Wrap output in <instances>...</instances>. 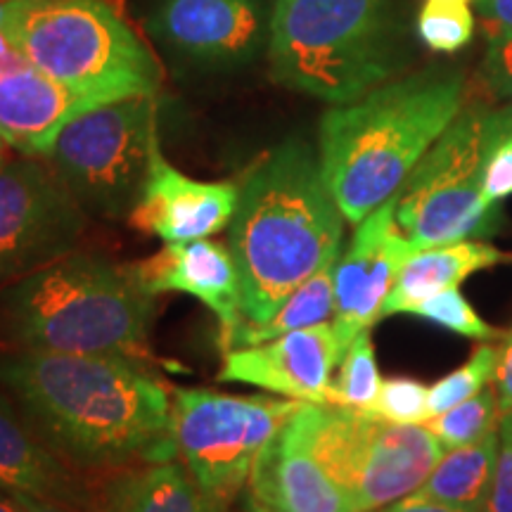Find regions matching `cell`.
<instances>
[{"label": "cell", "instance_id": "obj_12", "mask_svg": "<svg viewBox=\"0 0 512 512\" xmlns=\"http://www.w3.org/2000/svg\"><path fill=\"white\" fill-rule=\"evenodd\" d=\"M415 252L394 219L392 197L358 223L354 240L335 264V332L344 351L358 332L382 318L403 261Z\"/></svg>", "mask_w": 512, "mask_h": 512}, {"label": "cell", "instance_id": "obj_33", "mask_svg": "<svg viewBox=\"0 0 512 512\" xmlns=\"http://www.w3.org/2000/svg\"><path fill=\"white\" fill-rule=\"evenodd\" d=\"M475 5L489 24L512 29V0H475Z\"/></svg>", "mask_w": 512, "mask_h": 512}, {"label": "cell", "instance_id": "obj_4", "mask_svg": "<svg viewBox=\"0 0 512 512\" xmlns=\"http://www.w3.org/2000/svg\"><path fill=\"white\" fill-rule=\"evenodd\" d=\"M155 297L128 266L69 252L0 292V332L12 349L147 356Z\"/></svg>", "mask_w": 512, "mask_h": 512}, {"label": "cell", "instance_id": "obj_42", "mask_svg": "<svg viewBox=\"0 0 512 512\" xmlns=\"http://www.w3.org/2000/svg\"><path fill=\"white\" fill-rule=\"evenodd\" d=\"M463 3H467V0H463Z\"/></svg>", "mask_w": 512, "mask_h": 512}, {"label": "cell", "instance_id": "obj_35", "mask_svg": "<svg viewBox=\"0 0 512 512\" xmlns=\"http://www.w3.org/2000/svg\"><path fill=\"white\" fill-rule=\"evenodd\" d=\"M12 501L17 503L19 512H88L81 508H72V505H62L55 501H43V498H34L27 494H10Z\"/></svg>", "mask_w": 512, "mask_h": 512}, {"label": "cell", "instance_id": "obj_1", "mask_svg": "<svg viewBox=\"0 0 512 512\" xmlns=\"http://www.w3.org/2000/svg\"><path fill=\"white\" fill-rule=\"evenodd\" d=\"M0 387L36 437L81 472L178 458L174 399L131 358L5 349Z\"/></svg>", "mask_w": 512, "mask_h": 512}, {"label": "cell", "instance_id": "obj_32", "mask_svg": "<svg viewBox=\"0 0 512 512\" xmlns=\"http://www.w3.org/2000/svg\"><path fill=\"white\" fill-rule=\"evenodd\" d=\"M496 392L498 406L503 415L512 413V328L503 335V342L498 344V366H496Z\"/></svg>", "mask_w": 512, "mask_h": 512}, {"label": "cell", "instance_id": "obj_13", "mask_svg": "<svg viewBox=\"0 0 512 512\" xmlns=\"http://www.w3.org/2000/svg\"><path fill=\"white\" fill-rule=\"evenodd\" d=\"M342 356L344 347L330 320L287 332L271 342L226 351L219 380L252 384L285 399L330 406L332 370Z\"/></svg>", "mask_w": 512, "mask_h": 512}, {"label": "cell", "instance_id": "obj_3", "mask_svg": "<svg viewBox=\"0 0 512 512\" xmlns=\"http://www.w3.org/2000/svg\"><path fill=\"white\" fill-rule=\"evenodd\" d=\"M463 107V74L425 69L325 112L318 162L344 219L358 226L396 195Z\"/></svg>", "mask_w": 512, "mask_h": 512}, {"label": "cell", "instance_id": "obj_2", "mask_svg": "<svg viewBox=\"0 0 512 512\" xmlns=\"http://www.w3.org/2000/svg\"><path fill=\"white\" fill-rule=\"evenodd\" d=\"M344 221L304 140H285L247 171L228 226L245 323H266L311 275L337 264Z\"/></svg>", "mask_w": 512, "mask_h": 512}, {"label": "cell", "instance_id": "obj_31", "mask_svg": "<svg viewBox=\"0 0 512 512\" xmlns=\"http://www.w3.org/2000/svg\"><path fill=\"white\" fill-rule=\"evenodd\" d=\"M484 512H512V444L501 437V453Z\"/></svg>", "mask_w": 512, "mask_h": 512}, {"label": "cell", "instance_id": "obj_40", "mask_svg": "<svg viewBox=\"0 0 512 512\" xmlns=\"http://www.w3.org/2000/svg\"><path fill=\"white\" fill-rule=\"evenodd\" d=\"M252 512H266V510H261V508H256V505H254V510Z\"/></svg>", "mask_w": 512, "mask_h": 512}, {"label": "cell", "instance_id": "obj_16", "mask_svg": "<svg viewBox=\"0 0 512 512\" xmlns=\"http://www.w3.org/2000/svg\"><path fill=\"white\" fill-rule=\"evenodd\" d=\"M247 484L252 503L266 512H358L311 453L297 415L261 448Z\"/></svg>", "mask_w": 512, "mask_h": 512}, {"label": "cell", "instance_id": "obj_43", "mask_svg": "<svg viewBox=\"0 0 512 512\" xmlns=\"http://www.w3.org/2000/svg\"><path fill=\"white\" fill-rule=\"evenodd\" d=\"M377 512H382V510H377Z\"/></svg>", "mask_w": 512, "mask_h": 512}, {"label": "cell", "instance_id": "obj_36", "mask_svg": "<svg viewBox=\"0 0 512 512\" xmlns=\"http://www.w3.org/2000/svg\"><path fill=\"white\" fill-rule=\"evenodd\" d=\"M24 64H29V62L24 60V55L19 53L15 43L10 41V36L0 29V76L12 72V69L24 67Z\"/></svg>", "mask_w": 512, "mask_h": 512}, {"label": "cell", "instance_id": "obj_19", "mask_svg": "<svg viewBox=\"0 0 512 512\" xmlns=\"http://www.w3.org/2000/svg\"><path fill=\"white\" fill-rule=\"evenodd\" d=\"M501 261H508V256L482 240H463L418 249L403 261L392 292L384 299L382 318L411 313L425 299L460 287L472 273L501 264Z\"/></svg>", "mask_w": 512, "mask_h": 512}, {"label": "cell", "instance_id": "obj_41", "mask_svg": "<svg viewBox=\"0 0 512 512\" xmlns=\"http://www.w3.org/2000/svg\"><path fill=\"white\" fill-rule=\"evenodd\" d=\"M508 261H512V256H508Z\"/></svg>", "mask_w": 512, "mask_h": 512}, {"label": "cell", "instance_id": "obj_8", "mask_svg": "<svg viewBox=\"0 0 512 512\" xmlns=\"http://www.w3.org/2000/svg\"><path fill=\"white\" fill-rule=\"evenodd\" d=\"M159 143L157 95H133L79 114L43 155L86 214H131Z\"/></svg>", "mask_w": 512, "mask_h": 512}, {"label": "cell", "instance_id": "obj_39", "mask_svg": "<svg viewBox=\"0 0 512 512\" xmlns=\"http://www.w3.org/2000/svg\"><path fill=\"white\" fill-rule=\"evenodd\" d=\"M5 145H8V143H5L3 136H0V164L5 162Z\"/></svg>", "mask_w": 512, "mask_h": 512}, {"label": "cell", "instance_id": "obj_17", "mask_svg": "<svg viewBox=\"0 0 512 512\" xmlns=\"http://www.w3.org/2000/svg\"><path fill=\"white\" fill-rule=\"evenodd\" d=\"M0 489L88 512H100L102 503V491H95L81 470L57 458L36 437L5 392H0Z\"/></svg>", "mask_w": 512, "mask_h": 512}, {"label": "cell", "instance_id": "obj_25", "mask_svg": "<svg viewBox=\"0 0 512 512\" xmlns=\"http://www.w3.org/2000/svg\"><path fill=\"white\" fill-rule=\"evenodd\" d=\"M498 347L496 344H482L475 354L453 373L441 377L430 387V418L451 411L453 406L477 396L486 384L496 380Z\"/></svg>", "mask_w": 512, "mask_h": 512}, {"label": "cell", "instance_id": "obj_23", "mask_svg": "<svg viewBox=\"0 0 512 512\" xmlns=\"http://www.w3.org/2000/svg\"><path fill=\"white\" fill-rule=\"evenodd\" d=\"M501 420L503 413L501 406H498L496 387H489V384H486L477 396L458 403L451 411L434 415V418L425 422V427L448 451V448L470 446L475 444V441L484 439L486 434H491L501 427Z\"/></svg>", "mask_w": 512, "mask_h": 512}, {"label": "cell", "instance_id": "obj_34", "mask_svg": "<svg viewBox=\"0 0 512 512\" xmlns=\"http://www.w3.org/2000/svg\"><path fill=\"white\" fill-rule=\"evenodd\" d=\"M382 512H475L467 508H456V505H446V503H434V501H422V498H403L399 503H392L389 508H384Z\"/></svg>", "mask_w": 512, "mask_h": 512}, {"label": "cell", "instance_id": "obj_18", "mask_svg": "<svg viewBox=\"0 0 512 512\" xmlns=\"http://www.w3.org/2000/svg\"><path fill=\"white\" fill-rule=\"evenodd\" d=\"M100 107L31 64L0 76V136L24 157H43L57 133Z\"/></svg>", "mask_w": 512, "mask_h": 512}, {"label": "cell", "instance_id": "obj_15", "mask_svg": "<svg viewBox=\"0 0 512 512\" xmlns=\"http://www.w3.org/2000/svg\"><path fill=\"white\" fill-rule=\"evenodd\" d=\"M147 294H190L214 313L221 339L245 323L240 304V275L228 245L211 240L171 242L157 254L128 264Z\"/></svg>", "mask_w": 512, "mask_h": 512}, {"label": "cell", "instance_id": "obj_29", "mask_svg": "<svg viewBox=\"0 0 512 512\" xmlns=\"http://www.w3.org/2000/svg\"><path fill=\"white\" fill-rule=\"evenodd\" d=\"M482 192L489 202L498 204L512 195V117L496 133L484 159Z\"/></svg>", "mask_w": 512, "mask_h": 512}, {"label": "cell", "instance_id": "obj_11", "mask_svg": "<svg viewBox=\"0 0 512 512\" xmlns=\"http://www.w3.org/2000/svg\"><path fill=\"white\" fill-rule=\"evenodd\" d=\"M147 31L178 60L200 69L245 67L268 46L264 0H157Z\"/></svg>", "mask_w": 512, "mask_h": 512}, {"label": "cell", "instance_id": "obj_21", "mask_svg": "<svg viewBox=\"0 0 512 512\" xmlns=\"http://www.w3.org/2000/svg\"><path fill=\"white\" fill-rule=\"evenodd\" d=\"M501 453V427L470 446L448 448L413 498L484 512Z\"/></svg>", "mask_w": 512, "mask_h": 512}, {"label": "cell", "instance_id": "obj_24", "mask_svg": "<svg viewBox=\"0 0 512 512\" xmlns=\"http://www.w3.org/2000/svg\"><path fill=\"white\" fill-rule=\"evenodd\" d=\"M382 377L377 370L370 330L358 332L339 361V377L330 387V406L370 411L380 394Z\"/></svg>", "mask_w": 512, "mask_h": 512}, {"label": "cell", "instance_id": "obj_9", "mask_svg": "<svg viewBox=\"0 0 512 512\" xmlns=\"http://www.w3.org/2000/svg\"><path fill=\"white\" fill-rule=\"evenodd\" d=\"M306 406L273 396L176 389L174 437L185 470L219 510L249 482L259 451Z\"/></svg>", "mask_w": 512, "mask_h": 512}, {"label": "cell", "instance_id": "obj_38", "mask_svg": "<svg viewBox=\"0 0 512 512\" xmlns=\"http://www.w3.org/2000/svg\"><path fill=\"white\" fill-rule=\"evenodd\" d=\"M501 437H505L512 444V413L510 415H503V420H501Z\"/></svg>", "mask_w": 512, "mask_h": 512}, {"label": "cell", "instance_id": "obj_22", "mask_svg": "<svg viewBox=\"0 0 512 512\" xmlns=\"http://www.w3.org/2000/svg\"><path fill=\"white\" fill-rule=\"evenodd\" d=\"M332 318H335V264L325 266L323 271L311 275L304 285H299L266 323H240L228 337L221 339V349L233 351L254 347V344L283 337L287 332L330 323Z\"/></svg>", "mask_w": 512, "mask_h": 512}, {"label": "cell", "instance_id": "obj_30", "mask_svg": "<svg viewBox=\"0 0 512 512\" xmlns=\"http://www.w3.org/2000/svg\"><path fill=\"white\" fill-rule=\"evenodd\" d=\"M484 76L498 95L512 100V29H491L484 57Z\"/></svg>", "mask_w": 512, "mask_h": 512}, {"label": "cell", "instance_id": "obj_14", "mask_svg": "<svg viewBox=\"0 0 512 512\" xmlns=\"http://www.w3.org/2000/svg\"><path fill=\"white\" fill-rule=\"evenodd\" d=\"M238 197L240 185L195 181L181 174L174 164L166 162L162 145L157 143L128 223L166 245L207 240L230 226Z\"/></svg>", "mask_w": 512, "mask_h": 512}, {"label": "cell", "instance_id": "obj_20", "mask_svg": "<svg viewBox=\"0 0 512 512\" xmlns=\"http://www.w3.org/2000/svg\"><path fill=\"white\" fill-rule=\"evenodd\" d=\"M100 512H216L176 460L121 470L102 491Z\"/></svg>", "mask_w": 512, "mask_h": 512}, {"label": "cell", "instance_id": "obj_28", "mask_svg": "<svg viewBox=\"0 0 512 512\" xmlns=\"http://www.w3.org/2000/svg\"><path fill=\"white\" fill-rule=\"evenodd\" d=\"M370 413L401 425H425L430 420V387L413 377L382 380Z\"/></svg>", "mask_w": 512, "mask_h": 512}, {"label": "cell", "instance_id": "obj_10", "mask_svg": "<svg viewBox=\"0 0 512 512\" xmlns=\"http://www.w3.org/2000/svg\"><path fill=\"white\" fill-rule=\"evenodd\" d=\"M86 211L36 157L0 164V290L79 245Z\"/></svg>", "mask_w": 512, "mask_h": 512}, {"label": "cell", "instance_id": "obj_7", "mask_svg": "<svg viewBox=\"0 0 512 512\" xmlns=\"http://www.w3.org/2000/svg\"><path fill=\"white\" fill-rule=\"evenodd\" d=\"M297 420L311 453L358 512L411 496L446 453L425 425H401L370 411L306 403Z\"/></svg>", "mask_w": 512, "mask_h": 512}, {"label": "cell", "instance_id": "obj_27", "mask_svg": "<svg viewBox=\"0 0 512 512\" xmlns=\"http://www.w3.org/2000/svg\"><path fill=\"white\" fill-rule=\"evenodd\" d=\"M413 316H420L430 323H437L441 328L456 332L467 339H479V342H491V339H503L505 332L496 330L494 325H489L479 313L472 309V304L463 297V292L458 287L453 290L439 292L434 297L420 302L411 311Z\"/></svg>", "mask_w": 512, "mask_h": 512}, {"label": "cell", "instance_id": "obj_5", "mask_svg": "<svg viewBox=\"0 0 512 512\" xmlns=\"http://www.w3.org/2000/svg\"><path fill=\"white\" fill-rule=\"evenodd\" d=\"M392 0H275L271 79L330 105H349L396 69Z\"/></svg>", "mask_w": 512, "mask_h": 512}, {"label": "cell", "instance_id": "obj_37", "mask_svg": "<svg viewBox=\"0 0 512 512\" xmlns=\"http://www.w3.org/2000/svg\"><path fill=\"white\" fill-rule=\"evenodd\" d=\"M0 512H19L17 503L12 501V496L8 494V491L0 489Z\"/></svg>", "mask_w": 512, "mask_h": 512}, {"label": "cell", "instance_id": "obj_26", "mask_svg": "<svg viewBox=\"0 0 512 512\" xmlns=\"http://www.w3.org/2000/svg\"><path fill=\"white\" fill-rule=\"evenodd\" d=\"M475 17L463 0H427L418 15V34L437 53H456L470 43Z\"/></svg>", "mask_w": 512, "mask_h": 512}, {"label": "cell", "instance_id": "obj_6", "mask_svg": "<svg viewBox=\"0 0 512 512\" xmlns=\"http://www.w3.org/2000/svg\"><path fill=\"white\" fill-rule=\"evenodd\" d=\"M3 31L31 67L98 105L159 91V64L107 0H8Z\"/></svg>", "mask_w": 512, "mask_h": 512}]
</instances>
